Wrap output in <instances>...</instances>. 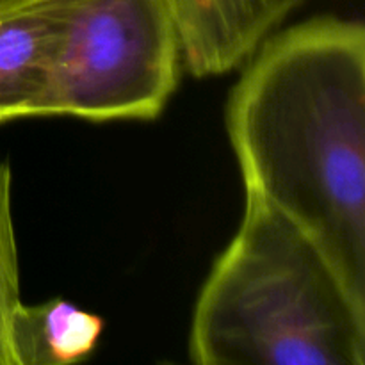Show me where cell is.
<instances>
[{"instance_id": "7a4b0ae2", "label": "cell", "mask_w": 365, "mask_h": 365, "mask_svg": "<svg viewBox=\"0 0 365 365\" xmlns=\"http://www.w3.org/2000/svg\"><path fill=\"white\" fill-rule=\"evenodd\" d=\"M198 365H364L365 299L303 228L246 192L237 234L200 291Z\"/></svg>"}, {"instance_id": "8992f818", "label": "cell", "mask_w": 365, "mask_h": 365, "mask_svg": "<svg viewBox=\"0 0 365 365\" xmlns=\"http://www.w3.org/2000/svg\"><path fill=\"white\" fill-rule=\"evenodd\" d=\"M106 323L63 298L18 307L11 327L16 365H71L91 356Z\"/></svg>"}, {"instance_id": "277c9868", "label": "cell", "mask_w": 365, "mask_h": 365, "mask_svg": "<svg viewBox=\"0 0 365 365\" xmlns=\"http://www.w3.org/2000/svg\"><path fill=\"white\" fill-rule=\"evenodd\" d=\"M305 0H170L182 63L196 77L242 66Z\"/></svg>"}, {"instance_id": "5b68a950", "label": "cell", "mask_w": 365, "mask_h": 365, "mask_svg": "<svg viewBox=\"0 0 365 365\" xmlns=\"http://www.w3.org/2000/svg\"><path fill=\"white\" fill-rule=\"evenodd\" d=\"M68 0H34L0 13V125L39 116Z\"/></svg>"}, {"instance_id": "6da1fadb", "label": "cell", "mask_w": 365, "mask_h": 365, "mask_svg": "<svg viewBox=\"0 0 365 365\" xmlns=\"http://www.w3.org/2000/svg\"><path fill=\"white\" fill-rule=\"evenodd\" d=\"M225 127L246 192L316 241L365 299V29L316 16L246 61Z\"/></svg>"}, {"instance_id": "3957f363", "label": "cell", "mask_w": 365, "mask_h": 365, "mask_svg": "<svg viewBox=\"0 0 365 365\" xmlns=\"http://www.w3.org/2000/svg\"><path fill=\"white\" fill-rule=\"evenodd\" d=\"M182 64L170 0H68L39 116L155 120Z\"/></svg>"}, {"instance_id": "52a82bcc", "label": "cell", "mask_w": 365, "mask_h": 365, "mask_svg": "<svg viewBox=\"0 0 365 365\" xmlns=\"http://www.w3.org/2000/svg\"><path fill=\"white\" fill-rule=\"evenodd\" d=\"M13 173L0 160V365H16L11 344V327L20 296V264L13 223Z\"/></svg>"}, {"instance_id": "ba28073f", "label": "cell", "mask_w": 365, "mask_h": 365, "mask_svg": "<svg viewBox=\"0 0 365 365\" xmlns=\"http://www.w3.org/2000/svg\"><path fill=\"white\" fill-rule=\"evenodd\" d=\"M34 2V0H0V13L7 9H13V7L24 6V4Z\"/></svg>"}]
</instances>
